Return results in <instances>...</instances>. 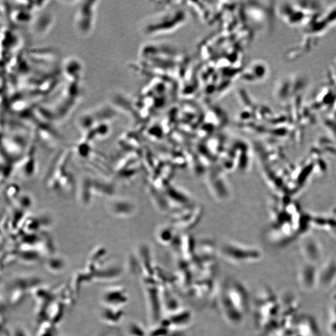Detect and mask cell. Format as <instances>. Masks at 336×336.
<instances>
[{
  "label": "cell",
  "instance_id": "cell-1",
  "mask_svg": "<svg viewBox=\"0 0 336 336\" xmlns=\"http://www.w3.org/2000/svg\"><path fill=\"white\" fill-rule=\"evenodd\" d=\"M223 299V311L231 322L239 323L248 310V299L245 290L238 283H228Z\"/></svg>",
  "mask_w": 336,
  "mask_h": 336
},
{
  "label": "cell",
  "instance_id": "cell-2",
  "mask_svg": "<svg viewBox=\"0 0 336 336\" xmlns=\"http://www.w3.org/2000/svg\"><path fill=\"white\" fill-rule=\"evenodd\" d=\"M298 281L303 290L309 291L318 288V270L312 267H303L298 273Z\"/></svg>",
  "mask_w": 336,
  "mask_h": 336
}]
</instances>
